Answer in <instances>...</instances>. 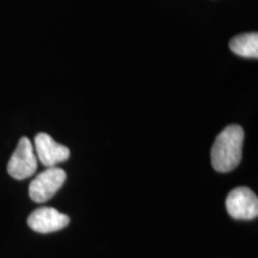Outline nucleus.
I'll return each mask as SVG.
<instances>
[{"label":"nucleus","instance_id":"nucleus-1","mask_svg":"<svg viewBox=\"0 0 258 258\" xmlns=\"http://www.w3.org/2000/svg\"><path fill=\"white\" fill-rule=\"evenodd\" d=\"M244 131L240 125L232 124L226 127L215 139L211 151L213 169L226 173L239 165L243 156Z\"/></svg>","mask_w":258,"mask_h":258},{"label":"nucleus","instance_id":"nucleus-2","mask_svg":"<svg viewBox=\"0 0 258 258\" xmlns=\"http://www.w3.org/2000/svg\"><path fill=\"white\" fill-rule=\"evenodd\" d=\"M37 169V157L34 145L28 138H21L8 164V172L12 178L22 180L29 178Z\"/></svg>","mask_w":258,"mask_h":258},{"label":"nucleus","instance_id":"nucleus-3","mask_svg":"<svg viewBox=\"0 0 258 258\" xmlns=\"http://www.w3.org/2000/svg\"><path fill=\"white\" fill-rule=\"evenodd\" d=\"M66 180V173L60 167H48L29 185V196L35 202H46L59 191Z\"/></svg>","mask_w":258,"mask_h":258},{"label":"nucleus","instance_id":"nucleus-4","mask_svg":"<svg viewBox=\"0 0 258 258\" xmlns=\"http://www.w3.org/2000/svg\"><path fill=\"white\" fill-rule=\"evenodd\" d=\"M228 214L237 220H253L258 215V199L246 186L235 188L226 198Z\"/></svg>","mask_w":258,"mask_h":258},{"label":"nucleus","instance_id":"nucleus-5","mask_svg":"<svg viewBox=\"0 0 258 258\" xmlns=\"http://www.w3.org/2000/svg\"><path fill=\"white\" fill-rule=\"evenodd\" d=\"M37 159L46 167H54L70 158V150L56 143L49 134L38 133L34 141Z\"/></svg>","mask_w":258,"mask_h":258},{"label":"nucleus","instance_id":"nucleus-6","mask_svg":"<svg viewBox=\"0 0 258 258\" xmlns=\"http://www.w3.org/2000/svg\"><path fill=\"white\" fill-rule=\"evenodd\" d=\"M70 224V218L55 208L43 207L34 211L28 218V225L38 233H51L62 230Z\"/></svg>","mask_w":258,"mask_h":258},{"label":"nucleus","instance_id":"nucleus-7","mask_svg":"<svg viewBox=\"0 0 258 258\" xmlns=\"http://www.w3.org/2000/svg\"><path fill=\"white\" fill-rule=\"evenodd\" d=\"M230 49L238 56L246 59H257L258 57V34L247 32L233 37L230 42Z\"/></svg>","mask_w":258,"mask_h":258}]
</instances>
